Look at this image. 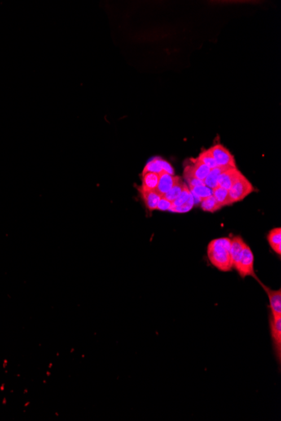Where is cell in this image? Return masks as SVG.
Returning a JSON list of instances; mask_svg holds the SVG:
<instances>
[{
  "label": "cell",
  "instance_id": "6da1fadb",
  "mask_svg": "<svg viewBox=\"0 0 281 421\" xmlns=\"http://www.w3.org/2000/svg\"><path fill=\"white\" fill-rule=\"evenodd\" d=\"M231 238L221 237L212 240L207 246V256L210 262L221 272H230L233 269L231 254Z\"/></svg>",
  "mask_w": 281,
  "mask_h": 421
},
{
  "label": "cell",
  "instance_id": "7a4b0ae2",
  "mask_svg": "<svg viewBox=\"0 0 281 421\" xmlns=\"http://www.w3.org/2000/svg\"><path fill=\"white\" fill-rule=\"evenodd\" d=\"M253 265H254V256H253L251 248L248 247V245H246L243 252H242V255H241L240 259H239V261H238V264H237L234 269L237 270L241 278H245L246 277H252V278H254L256 280L260 282V280L258 279L256 273H255L254 266Z\"/></svg>",
  "mask_w": 281,
  "mask_h": 421
},
{
  "label": "cell",
  "instance_id": "3957f363",
  "mask_svg": "<svg viewBox=\"0 0 281 421\" xmlns=\"http://www.w3.org/2000/svg\"><path fill=\"white\" fill-rule=\"evenodd\" d=\"M228 191L233 203H235L247 198L252 192L255 191V189L249 180L243 174L234 182Z\"/></svg>",
  "mask_w": 281,
  "mask_h": 421
},
{
  "label": "cell",
  "instance_id": "277c9868",
  "mask_svg": "<svg viewBox=\"0 0 281 421\" xmlns=\"http://www.w3.org/2000/svg\"><path fill=\"white\" fill-rule=\"evenodd\" d=\"M209 151L214 158L216 165L218 167H232L237 168L235 157L228 149L222 144H216L210 147Z\"/></svg>",
  "mask_w": 281,
  "mask_h": 421
},
{
  "label": "cell",
  "instance_id": "5b68a950",
  "mask_svg": "<svg viewBox=\"0 0 281 421\" xmlns=\"http://www.w3.org/2000/svg\"><path fill=\"white\" fill-rule=\"evenodd\" d=\"M269 328L271 334L272 341L274 346V353L278 362L280 364L281 359V316H269Z\"/></svg>",
  "mask_w": 281,
  "mask_h": 421
},
{
  "label": "cell",
  "instance_id": "8992f818",
  "mask_svg": "<svg viewBox=\"0 0 281 421\" xmlns=\"http://www.w3.org/2000/svg\"><path fill=\"white\" fill-rule=\"evenodd\" d=\"M243 175V173L238 170V168H231L229 167L224 171L218 177L217 181V186L223 188V189H231L232 186L234 185V182Z\"/></svg>",
  "mask_w": 281,
  "mask_h": 421
},
{
  "label": "cell",
  "instance_id": "52a82bcc",
  "mask_svg": "<svg viewBox=\"0 0 281 421\" xmlns=\"http://www.w3.org/2000/svg\"><path fill=\"white\" fill-rule=\"evenodd\" d=\"M260 284L269 298V307L271 311L270 314L273 316H281V290H271L262 282H260Z\"/></svg>",
  "mask_w": 281,
  "mask_h": 421
},
{
  "label": "cell",
  "instance_id": "ba28073f",
  "mask_svg": "<svg viewBox=\"0 0 281 421\" xmlns=\"http://www.w3.org/2000/svg\"><path fill=\"white\" fill-rule=\"evenodd\" d=\"M139 192L147 209L150 211L157 209L158 203L161 196L157 193L156 190L145 189L141 186L139 188Z\"/></svg>",
  "mask_w": 281,
  "mask_h": 421
},
{
  "label": "cell",
  "instance_id": "9c48e42d",
  "mask_svg": "<svg viewBox=\"0 0 281 421\" xmlns=\"http://www.w3.org/2000/svg\"><path fill=\"white\" fill-rule=\"evenodd\" d=\"M178 178V176H173V175L168 174L166 172H162L159 174V183L157 186V193L163 197L170 190L175 183L176 180Z\"/></svg>",
  "mask_w": 281,
  "mask_h": 421
},
{
  "label": "cell",
  "instance_id": "30bf717a",
  "mask_svg": "<svg viewBox=\"0 0 281 421\" xmlns=\"http://www.w3.org/2000/svg\"><path fill=\"white\" fill-rule=\"evenodd\" d=\"M246 243L243 241V238L240 235H236V236L231 238V248H230V254H231L232 264H233V268H235L236 266L238 264L239 259H240L241 255L243 252L244 247H245Z\"/></svg>",
  "mask_w": 281,
  "mask_h": 421
},
{
  "label": "cell",
  "instance_id": "8fae6325",
  "mask_svg": "<svg viewBox=\"0 0 281 421\" xmlns=\"http://www.w3.org/2000/svg\"><path fill=\"white\" fill-rule=\"evenodd\" d=\"M189 166H190L191 172L198 179L204 181L205 178L207 177L211 172V168H208L206 164L201 163L200 161L196 158H191L189 160Z\"/></svg>",
  "mask_w": 281,
  "mask_h": 421
},
{
  "label": "cell",
  "instance_id": "7c38bea8",
  "mask_svg": "<svg viewBox=\"0 0 281 421\" xmlns=\"http://www.w3.org/2000/svg\"><path fill=\"white\" fill-rule=\"evenodd\" d=\"M267 241L269 247L278 255L281 256V229L279 227L272 229L267 234Z\"/></svg>",
  "mask_w": 281,
  "mask_h": 421
},
{
  "label": "cell",
  "instance_id": "4fadbf2b",
  "mask_svg": "<svg viewBox=\"0 0 281 421\" xmlns=\"http://www.w3.org/2000/svg\"><path fill=\"white\" fill-rule=\"evenodd\" d=\"M212 195L214 196L216 201L218 202L219 204L221 205V208H223L225 206L232 205L233 204V199H231V196L229 194V191L227 189H223V188L217 187L212 189Z\"/></svg>",
  "mask_w": 281,
  "mask_h": 421
},
{
  "label": "cell",
  "instance_id": "5bb4252c",
  "mask_svg": "<svg viewBox=\"0 0 281 421\" xmlns=\"http://www.w3.org/2000/svg\"><path fill=\"white\" fill-rule=\"evenodd\" d=\"M228 168L229 167H218V166H217V167L213 168V169H211V172H210L209 174L207 175V177L205 178V185L211 189H213L217 187V181H218L219 176H220L224 171L226 170V168Z\"/></svg>",
  "mask_w": 281,
  "mask_h": 421
},
{
  "label": "cell",
  "instance_id": "9a60e30c",
  "mask_svg": "<svg viewBox=\"0 0 281 421\" xmlns=\"http://www.w3.org/2000/svg\"><path fill=\"white\" fill-rule=\"evenodd\" d=\"M200 208L206 212L215 213L219 209H221V207L212 194V195H210V196L200 200Z\"/></svg>",
  "mask_w": 281,
  "mask_h": 421
},
{
  "label": "cell",
  "instance_id": "2e32d148",
  "mask_svg": "<svg viewBox=\"0 0 281 421\" xmlns=\"http://www.w3.org/2000/svg\"><path fill=\"white\" fill-rule=\"evenodd\" d=\"M159 174L154 172H146L142 174V187L151 190H155L159 183Z\"/></svg>",
  "mask_w": 281,
  "mask_h": 421
},
{
  "label": "cell",
  "instance_id": "e0dca14e",
  "mask_svg": "<svg viewBox=\"0 0 281 421\" xmlns=\"http://www.w3.org/2000/svg\"><path fill=\"white\" fill-rule=\"evenodd\" d=\"M184 185H185V182H183L181 177H178L173 187L171 188L170 190L163 197H164L165 199H168L169 201L173 202V200L177 199L178 195L181 194L183 190V188H184Z\"/></svg>",
  "mask_w": 281,
  "mask_h": 421
},
{
  "label": "cell",
  "instance_id": "ac0fdd59",
  "mask_svg": "<svg viewBox=\"0 0 281 421\" xmlns=\"http://www.w3.org/2000/svg\"><path fill=\"white\" fill-rule=\"evenodd\" d=\"M184 177H185V181H186V185L188 186H193V187H196V186H202L205 185L204 181L198 179L194 176L191 169H190L189 164H185V169H184Z\"/></svg>",
  "mask_w": 281,
  "mask_h": 421
},
{
  "label": "cell",
  "instance_id": "d6986e66",
  "mask_svg": "<svg viewBox=\"0 0 281 421\" xmlns=\"http://www.w3.org/2000/svg\"><path fill=\"white\" fill-rule=\"evenodd\" d=\"M190 189L191 194H193L194 198H197L199 199V201L202 199H205L207 197L210 196L212 194V190L210 188L207 187L206 185H202V186H196V187H193V186H188Z\"/></svg>",
  "mask_w": 281,
  "mask_h": 421
},
{
  "label": "cell",
  "instance_id": "ffe728a7",
  "mask_svg": "<svg viewBox=\"0 0 281 421\" xmlns=\"http://www.w3.org/2000/svg\"><path fill=\"white\" fill-rule=\"evenodd\" d=\"M160 158L161 157H159V156L151 158V160L149 161L148 163L145 166L142 174L146 173V172H154V173H158V174L164 172L163 169H162Z\"/></svg>",
  "mask_w": 281,
  "mask_h": 421
},
{
  "label": "cell",
  "instance_id": "44dd1931",
  "mask_svg": "<svg viewBox=\"0 0 281 421\" xmlns=\"http://www.w3.org/2000/svg\"><path fill=\"white\" fill-rule=\"evenodd\" d=\"M191 196H192V194H191L190 189L188 187V185L185 183L181 194L178 195L177 199H174V200L172 202V206H180L182 205V204H185V203H187V202L190 200Z\"/></svg>",
  "mask_w": 281,
  "mask_h": 421
},
{
  "label": "cell",
  "instance_id": "7402d4cb",
  "mask_svg": "<svg viewBox=\"0 0 281 421\" xmlns=\"http://www.w3.org/2000/svg\"><path fill=\"white\" fill-rule=\"evenodd\" d=\"M197 158L201 163L206 164V165H207L208 168H211V169H213V168L217 167L214 158L212 156V153L210 152L209 149L203 150V151L199 153Z\"/></svg>",
  "mask_w": 281,
  "mask_h": 421
},
{
  "label": "cell",
  "instance_id": "603a6c76",
  "mask_svg": "<svg viewBox=\"0 0 281 421\" xmlns=\"http://www.w3.org/2000/svg\"><path fill=\"white\" fill-rule=\"evenodd\" d=\"M194 205H195V198H194L192 194V196L187 203H185V204H182V205L172 206L169 211L174 212V213H187V212L192 209Z\"/></svg>",
  "mask_w": 281,
  "mask_h": 421
},
{
  "label": "cell",
  "instance_id": "cb8c5ba5",
  "mask_svg": "<svg viewBox=\"0 0 281 421\" xmlns=\"http://www.w3.org/2000/svg\"><path fill=\"white\" fill-rule=\"evenodd\" d=\"M171 207H172V202L165 199L164 197H161L158 203L157 209L160 211H168L170 209Z\"/></svg>",
  "mask_w": 281,
  "mask_h": 421
},
{
  "label": "cell",
  "instance_id": "d4e9b609",
  "mask_svg": "<svg viewBox=\"0 0 281 421\" xmlns=\"http://www.w3.org/2000/svg\"><path fill=\"white\" fill-rule=\"evenodd\" d=\"M160 163H161L162 169L163 172L168 173V174L173 175L174 176V169L171 165L170 163L164 160L163 158H160Z\"/></svg>",
  "mask_w": 281,
  "mask_h": 421
}]
</instances>
